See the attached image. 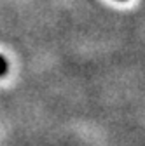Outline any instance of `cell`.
Listing matches in <instances>:
<instances>
[{
    "label": "cell",
    "mask_w": 145,
    "mask_h": 146,
    "mask_svg": "<svg viewBox=\"0 0 145 146\" xmlns=\"http://www.w3.org/2000/svg\"><path fill=\"white\" fill-rule=\"evenodd\" d=\"M7 70H9V66H7L5 58H4V56H0V77H4L5 73H7Z\"/></svg>",
    "instance_id": "cell-1"
}]
</instances>
